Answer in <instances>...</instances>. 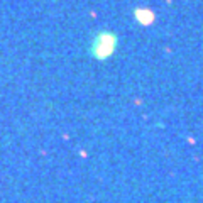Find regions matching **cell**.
Segmentation results:
<instances>
[{"instance_id": "6da1fadb", "label": "cell", "mask_w": 203, "mask_h": 203, "mask_svg": "<svg viewBox=\"0 0 203 203\" xmlns=\"http://www.w3.org/2000/svg\"><path fill=\"white\" fill-rule=\"evenodd\" d=\"M119 44V36L112 30H100L96 32L90 42V54L95 59H107L110 58Z\"/></svg>"}, {"instance_id": "7a4b0ae2", "label": "cell", "mask_w": 203, "mask_h": 203, "mask_svg": "<svg viewBox=\"0 0 203 203\" xmlns=\"http://www.w3.org/2000/svg\"><path fill=\"white\" fill-rule=\"evenodd\" d=\"M134 15H136V19H137L142 25H149L151 22L154 20V14L151 12V10H147V9H137Z\"/></svg>"}]
</instances>
